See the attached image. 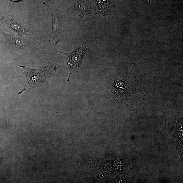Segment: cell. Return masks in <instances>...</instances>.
I'll use <instances>...</instances> for the list:
<instances>
[{"label": "cell", "instance_id": "obj_1", "mask_svg": "<svg viewBox=\"0 0 183 183\" xmlns=\"http://www.w3.org/2000/svg\"><path fill=\"white\" fill-rule=\"evenodd\" d=\"M19 66L25 76V83L18 95L25 91L29 92L37 87L48 86L52 77L59 68V66L51 63L43 67L37 69L27 68L23 66Z\"/></svg>", "mask_w": 183, "mask_h": 183}, {"label": "cell", "instance_id": "obj_2", "mask_svg": "<svg viewBox=\"0 0 183 183\" xmlns=\"http://www.w3.org/2000/svg\"><path fill=\"white\" fill-rule=\"evenodd\" d=\"M89 51V48L86 46L81 44L78 46L73 51L69 53H63L58 51L61 54L66 55L69 58L68 64L69 73L68 82L70 79L71 75L81 66L84 56Z\"/></svg>", "mask_w": 183, "mask_h": 183}, {"label": "cell", "instance_id": "obj_5", "mask_svg": "<svg viewBox=\"0 0 183 183\" xmlns=\"http://www.w3.org/2000/svg\"><path fill=\"white\" fill-rule=\"evenodd\" d=\"M11 1L15 2H19L21 1V0H11Z\"/></svg>", "mask_w": 183, "mask_h": 183}, {"label": "cell", "instance_id": "obj_3", "mask_svg": "<svg viewBox=\"0 0 183 183\" xmlns=\"http://www.w3.org/2000/svg\"><path fill=\"white\" fill-rule=\"evenodd\" d=\"M44 4L50 9L52 14V29L49 37V42H51L59 36L62 31L65 21V15L60 9L50 6L44 3Z\"/></svg>", "mask_w": 183, "mask_h": 183}, {"label": "cell", "instance_id": "obj_4", "mask_svg": "<svg viewBox=\"0 0 183 183\" xmlns=\"http://www.w3.org/2000/svg\"><path fill=\"white\" fill-rule=\"evenodd\" d=\"M97 12L107 16L115 10V5L113 0H95Z\"/></svg>", "mask_w": 183, "mask_h": 183}]
</instances>
